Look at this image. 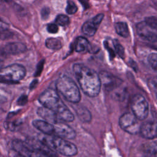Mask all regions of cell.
Listing matches in <instances>:
<instances>
[{"mask_svg": "<svg viewBox=\"0 0 157 157\" xmlns=\"http://www.w3.org/2000/svg\"><path fill=\"white\" fill-rule=\"evenodd\" d=\"M45 45L49 49L59 50L62 47V43L61 40L57 38L50 37L46 39Z\"/></svg>", "mask_w": 157, "mask_h": 157, "instance_id": "cell-21", "label": "cell"}, {"mask_svg": "<svg viewBox=\"0 0 157 157\" xmlns=\"http://www.w3.org/2000/svg\"><path fill=\"white\" fill-rule=\"evenodd\" d=\"M37 112L38 115L43 118L44 120L50 123L53 124L59 120L56 113L54 111L45 107L43 106L42 107H39L37 109Z\"/></svg>", "mask_w": 157, "mask_h": 157, "instance_id": "cell-16", "label": "cell"}, {"mask_svg": "<svg viewBox=\"0 0 157 157\" xmlns=\"http://www.w3.org/2000/svg\"><path fill=\"white\" fill-rule=\"evenodd\" d=\"M3 55H17L26 50V45L21 42H10L1 48Z\"/></svg>", "mask_w": 157, "mask_h": 157, "instance_id": "cell-14", "label": "cell"}, {"mask_svg": "<svg viewBox=\"0 0 157 157\" xmlns=\"http://www.w3.org/2000/svg\"><path fill=\"white\" fill-rule=\"evenodd\" d=\"M125 94L126 93L123 90L122 91H116V92H115V93H113V98L114 99H117V101H123L124 99Z\"/></svg>", "mask_w": 157, "mask_h": 157, "instance_id": "cell-27", "label": "cell"}, {"mask_svg": "<svg viewBox=\"0 0 157 157\" xmlns=\"http://www.w3.org/2000/svg\"><path fill=\"white\" fill-rule=\"evenodd\" d=\"M39 101L44 107L54 111L59 120L69 122L74 120V115L64 104L56 90L52 88L45 90L39 96Z\"/></svg>", "mask_w": 157, "mask_h": 157, "instance_id": "cell-2", "label": "cell"}, {"mask_svg": "<svg viewBox=\"0 0 157 157\" xmlns=\"http://www.w3.org/2000/svg\"><path fill=\"white\" fill-rule=\"evenodd\" d=\"M33 125L43 134L48 135H53V124L45 120H34Z\"/></svg>", "mask_w": 157, "mask_h": 157, "instance_id": "cell-17", "label": "cell"}, {"mask_svg": "<svg viewBox=\"0 0 157 157\" xmlns=\"http://www.w3.org/2000/svg\"><path fill=\"white\" fill-rule=\"evenodd\" d=\"M116 32L120 36L128 37L129 34V31L128 29V25L125 22H117L115 25Z\"/></svg>", "mask_w": 157, "mask_h": 157, "instance_id": "cell-20", "label": "cell"}, {"mask_svg": "<svg viewBox=\"0 0 157 157\" xmlns=\"http://www.w3.org/2000/svg\"><path fill=\"white\" fill-rule=\"evenodd\" d=\"M44 60H42L41 61H40V63H39V64L37 66V69H36L35 74H34L35 76H39L40 74V73L42 71V69L44 67Z\"/></svg>", "mask_w": 157, "mask_h": 157, "instance_id": "cell-30", "label": "cell"}, {"mask_svg": "<svg viewBox=\"0 0 157 157\" xmlns=\"http://www.w3.org/2000/svg\"><path fill=\"white\" fill-rule=\"evenodd\" d=\"M66 11L68 14H74L77 11V7L73 1H68L66 8Z\"/></svg>", "mask_w": 157, "mask_h": 157, "instance_id": "cell-25", "label": "cell"}, {"mask_svg": "<svg viewBox=\"0 0 157 157\" xmlns=\"http://www.w3.org/2000/svg\"><path fill=\"white\" fill-rule=\"evenodd\" d=\"M26 75L25 67L20 64H12L0 69V83H17Z\"/></svg>", "mask_w": 157, "mask_h": 157, "instance_id": "cell-5", "label": "cell"}, {"mask_svg": "<svg viewBox=\"0 0 157 157\" xmlns=\"http://www.w3.org/2000/svg\"><path fill=\"white\" fill-rule=\"evenodd\" d=\"M28 102V97L26 95H21L17 101V104L19 105H24Z\"/></svg>", "mask_w": 157, "mask_h": 157, "instance_id": "cell-29", "label": "cell"}, {"mask_svg": "<svg viewBox=\"0 0 157 157\" xmlns=\"http://www.w3.org/2000/svg\"><path fill=\"white\" fill-rule=\"evenodd\" d=\"M148 61L149 63V64L150 66L154 70H156L157 67V56L156 53H153L148 55Z\"/></svg>", "mask_w": 157, "mask_h": 157, "instance_id": "cell-24", "label": "cell"}, {"mask_svg": "<svg viewBox=\"0 0 157 157\" xmlns=\"http://www.w3.org/2000/svg\"><path fill=\"white\" fill-rule=\"evenodd\" d=\"M53 135L67 139H73L75 137L76 133L75 131L66 123L58 121L55 123H53Z\"/></svg>", "mask_w": 157, "mask_h": 157, "instance_id": "cell-9", "label": "cell"}, {"mask_svg": "<svg viewBox=\"0 0 157 157\" xmlns=\"http://www.w3.org/2000/svg\"><path fill=\"white\" fill-rule=\"evenodd\" d=\"M74 75L83 93L90 97L97 96L101 90V83L98 74L86 66L77 63L73 66Z\"/></svg>", "mask_w": 157, "mask_h": 157, "instance_id": "cell-1", "label": "cell"}, {"mask_svg": "<svg viewBox=\"0 0 157 157\" xmlns=\"http://www.w3.org/2000/svg\"><path fill=\"white\" fill-rule=\"evenodd\" d=\"M113 42V45H114V48H115V52L121 58H124L125 53H124V50L123 47L117 40H115Z\"/></svg>", "mask_w": 157, "mask_h": 157, "instance_id": "cell-23", "label": "cell"}, {"mask_svg": "<svg viewBox=\"0 0 157 157\" xmlns=\"http://www.w3.org/2000/svg\"><path fill=\"white\" fill-rule=\"evenodd\" d=\"M26 143L35 154V156H57L56 152L49 148L39 139H28Z\"/></svg>", "mask_w": 157, "mask_h": 157, "instance_id": "cell-8", "label": "cell"}, {"mask_svg": "<svg viewBox=\"0 0 157 157\" xmlns=\"http://www.w3.org/2000/svg\"><path fill=\"white\" fill-rule=\"evenodd\" d=\"M47 29L48 33L52 34H55L58 31V27L56 24L51 23L47 26Z\"/></svg>", "mask_w": 157, "mask_h": 157, "instance_id": "cell-28", "label": "cell"}, {"mask_svg": "<svg viewBox=\"0 0 157 157\" xmlns=\"http://www.w3.org/2000/svg\"><path fill=\"white\" fill-rule=\"evenodd\" d=\"M13 149L20 155L23 156H35V154L28 144L19 139H15L12 142Z\"/></svg>", "mask_w": 157, "mask_h": 157, "instance_id": "cell-15", "label": "cell"}, {"mask_svg": "<svg viewBox=\"0 0 157 157\" xmlns=\"http://www.w3.org/2000/svg\"><path fill=\"white\" fill-rule=\"evenodd\" d=\"M136 28L138 35L142 39L149 42L156 41V29L150 27L145 21L137 23Z\"/></svg>", "mask_w": 157, "mask_h": 157, "instance_id": "cell-10", "label": "cell"}, {"mask_svg": "<svg viewBox=\"0 0 157 157\" xmlns=\"http://www.w3.org/2000/svg\"><path fill=\"white\" fill-rule=\"evenodd\" d=\"M55 21L58 25L62 26H65L69 24V18L67 16H66L65 15L60 14L56 17Z\"/></svg>", "mask_w": 157, "mask_h": 157, "instance_id": "cell-22", "label": "cell"}, {"mask_svg": "<svg viewBox=\"0 0 157 157\" xmlns=\"http://www.w3.org/2000/svg\"><path fill=\"white\" fill-rule=\"evenodd\" d=\"M149 83H150L152 88L154 90L155 94H156V78H152L151 82H150Z\"/></svg>", "mask_w": 157, "mask_h": 157, "instance_id": "cell-35", "label": "cell"}, {"mask_svg": "<svg viewBox=\"0 0 157 157\" xmlns=\"http://www.w3.org/2000/svg\"><path fill=\"white\" fill-rule=\"evenodd\" d=\"M140 135L147 139H153L156 137V123L148 121L144 123L140 126Z\"/></svg>", "mask_w": 157, "mask_h": 157, "instance_id": "cell-13", "label": "cell"}, {"mask_svg": "<svg viewBox=\"0 0 157 157\" xmlns=\"http://www.w3.org/2000/svg\"><path fill=\"white\" fill-rule=\"evenodd\" d=\"M6 101H7V98L5 96H4L3 94H1L0 93V103H2V102H5Z\"/></svg>", "mask_w": 157, "mask_h": 157, "instance_id": "cell-37", "label": "cell"}, {"mask_svg": "<svg viewBox=\"0 0 157 157\" xmlns=\"http://www.w3.org/2000/svg\"><path fill=\"white\" fill-rule=\"evenodd\" d=\"M145 21L150 27L153 28V29H156V28H157V20H156V17L152 16V17H147V18H145Z\"/></svg>", "mask_w": 157, "mask_h": 157, "instance_id": "cell-26", "label": "cell"}, {"mask_svg": "<svg viewBox=\"0 0 157 157\" xmlns=\"http://www.w3.org/2000/svg\"><path fill=\"white\" fill-rule=\"evenodd\" d=\"M75 110L77 115L82 121L88 123L91 120V114L87 109L82 106H77Z\"/></svg>", "mask_w": 157, "mask_h": 157, "instance_id": "cell-18", "label": "cell"}, {"mask_svg": "<svg viewBox=\"0 0 157 157\" xmlns=\"http://www.w3.org/2000/svg\"><path fill=\"white\" fill-rule=\"evenodd\" d=\"M79 1L80 2V3L85 7H88V0H79Z\"/></svg>", "mask_w": 157, "mask_h": 157, "instance_id": "cell-36", "label": "cell"}, {"mask_svg": "<svg viewBox=\"0 0 157 157\" xmlns=\"http://www.w3.org/2000/svg\"><path fill=\"white\" fill-rule=\"evenodd\" d=\"M119 124L123 130L129 134H136L139 132L140 125L133 113L123 114L119 118Z\"/></svg>", "mask_w": 157, "mask_h": 157, "instance_id": "cell-7", "label": "cell"}, {"mask_svg": "<svg viewBox=\"0 0 157 157\" xmlns=\"http://www.w3.org/2000/svg\"><path fill=\"white\" fill-rule=\"evenodd\" d=\"M39 139L52 150L61 155L69 156H74L77 153L76 146L65 139L42 133L39 136Z\"/></svg>", "mask_w": 157, "mask_h": 157, "instance_id": "cell-3", "label": "cell"}, {"mask_svg": "<svg viewBox=\"0 0 157 157\" xmlns=\"http://www.w3.org/2000/svg\"><path fill=\"white\" fill-rule=\"evenodd\" d=\"M49 13H50V10L48 8H47V7L43 8L41 11V16H42V19L46 20L48 17Z\"/></svg>", "mask_w": 157, "mask_h": 157, "instance_id": "cell-32", "label": "cell"}, {"mask_svg": "<svg viewBox=\"0 0 157 157\" xmlns=\"http://www.w3.org/2000/svg\"><path fill=\"white\" fill-rule=\"evenodd\" d=\"M11 36H12V34L8 32L7 30L4 31H0V39H4L9 38Z\"/></svg>", "mask_w": 157, "mask_h": 157, "instance_id": "cell-33", "label": "cell"}, {"mask_svg": "<svg viewBox=\"0 0 157 157\" xmlns=\"http://www.w3.org/2000/svg\"><path fill=\"white\" fill-rule=\"evenodd\" d=\"M104 45L105 47L107 48V51L109 52V56H110V58L112 59H113L115 56V52L113 50V49L112 48V47H110L108 44H107L105 42H104Z\"/></svg>", "mask_w": 157, "mask_h": 157, "instance_id": "cell-31", "label": "cell"}, {"mask_svg": "<svg viewBox=\"0 0 157 157\" xmlns=\"http://www.w3.org/2000/svg\"><path fill=\"white\" fill-rule=\"evenodd\" d=\"M9 27V26L7 23H6V22L0 20V31H4L8 30Z\"/></svg>", "mask_w": 157, "mask_h": 157, "instance_id": "cell-34", "label": "cell"}, {"mask_svg": "<svg viewBox=\"0 0 157 157\" xmlns=\"http://www.w3.org/2000/svg\"><path fill=\"white\" fill-rule=\"evenodd\" d=\"M88 41L86 38L82 36H79L75 41L74 48L77 52H83L88 48Z\"/></svg>", "mask_w": 157, "mask_h": 157, "instance_id": "cell-19", "label": "cell"}, {"mask_svg": "<svg viewBox=\"0 0 157 157\" xmlns=\"http://www.w3.org/2000/svg\"><path fill=\"white\" fill-rule=\"evenodd\" d=\"M103 18L104 14L99 13L91 19L86 21L82 26V32L85 35L90 37L94 36Z\"/></svg>", "mask_w": 157, "mask_h": 157, "instance_id": "cell-11", "label": "cell"}, {"mask_svg": "<svg viewBox=\"0 0 157 157\" xmlns=\"http://www.w3.org/2000/svg\"><path fill=\"white\" fill-rule=\"evenodd\" d=\"M4 1H9V0H4Z\"/></svg>", "mask_w": 157, "mask_h": 157, "instance_id": "cell-39", "label": "cell"}, {"mask_svg": "<svg viewBox=\"0 0 157 157\" xmlns=\"http://www.w3.org/2000/svg\"><path fill=\"white\" fill-rule=\"evenodd\" d=\"M99 76L101 84H103L105 89L108 91H112L113 89L118 87L120 85L121 81L120 79L115 78L113 75L107 72H101Z\"/></svg>", "mask_w": 157, "mask_h": 157, "instance_id": "cell-12", "label": "cell"}, {"mask_svg": "<svg viewBox=\"0 0 157 157\" xmlns=\"http://www.w3.org/2000/svg\"><path fill=\"white\" fill-rule=\"evenodd\" d=\"M37 83H38V81L37 80H33V82L31 83V85H30V88L31 89H33V88H34L36 85H37Z\"/></svg>", "mask_w": 157, "mask_h": 157, "instance_id": "cell-38", "label": "cell"}, {"mask_svg": "<svg viewBox=\"0 0 157 157\" xmlns=\"http://www.w3.org/2000/svg\"><path fill=\"white\" fill-rule=\"evenodd\" d=\"M57 91L64 98L72 103H77L80 101L81 96L77 84L72 78L66 75L59 77L56 82Z\"/></svg>", "mask_w": 157, "mask_h": 157, "instance_id": "cell-4", "label": "cell"}, {"mask_svg": "<svg viewBox=\"0 0 157 157\" xmlns=\"http://www.w3.org/2000/svg\"><path fill=\"white\" fill-rule=\"evenodd\" d=\"M132 113L139 120L145 119L148 113V104L145 98L141 94L133 96L131 101Z\"/></svg>", "mask_w": 157, "mask_h": 157, "instance_id": "cell-6", "label": "cell"}]
</instances>
